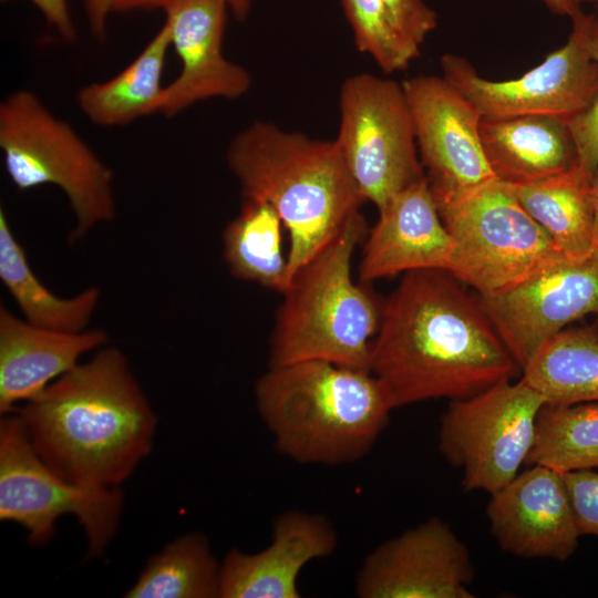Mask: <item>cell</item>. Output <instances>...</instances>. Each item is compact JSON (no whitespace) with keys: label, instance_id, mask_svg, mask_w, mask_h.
Returning <instances> with one entry per match:
<instances>
[{"label":"cell","instance_id":"cb8c5ba5","mask_svg":"<svg viewBox=\"0 0 598 598\" xmlns=\"http://www.w3.org/2000/svg\"><path fill=\"white\" fill-rule=\"evenodd\" d=\"M520 380L547 404L598 402V330H560L525 365Z\"/></svg>","mask_w":598,"mask_h":598},{"label":"cell","instance_id":"2e32d148","mask_svg":"<svg viewBox=\"0 0 598 598\" xmlns=\"http://www.w3.org/2000/svg\"><path fill=\"white\" fill-rule=\"evenodd\" d=\"M498 546L522 558L567 560L580 537L564 473L532 465L491 494L486 507Z\"/></svg>","mask_w":598,"mask_h":598},{"label":"cell","instance_id":"ac0fdd59","mask_svg":"<svg viewBox=\"0 0 598 598\" xmlns=\"http://www.w3.org/2000/svg\"><path fill=\"white\" fill-rule=\"evenodd\" d=\"M359 264L361 282L424 269L448 271L454 243L426 175L378 209Z\"/></svg>","mask_w":598,"mask_h":598},{"label":"cell","instance_id":"d590c367","mask_svg":"<svg viewBox=\"0 0 598 598\" xmlns=\"http://www.w3.org/2000/svg\"><path fill=\"white\" fill-rule=\"evenodd\" d=\"M594 252L598 255V168L594 177Z\"/></svg>","mask_w":598,"mask_h":598},{"label":"cell","instance_id":"ffe728a7","mask_svg":"<svg viewBox=\"0 0 598 598\" xmlns=\"http://www.w3.org/2000/svg\"><path fill=\"white\" fill-rule=\"evenodd\" d=\"M480 135L493 173L511 185L534 183L578 166L569 123L558 117H482Z\"/></svg>","mask_w":598,"mask_h":598},{"label":"cell","instance_id":"484cf974","mask_svg":"<svg viewBox=\"0 0 598 598\" xmlns=\"http://www.w3.org/2000/svg\"><path fill=\"white\" fill-rule=\"evenodd\" d=\"M219 580L220 563L208 538L188 533L153 556L124 597L214 598L219 595Z\"/></svg>","mask_w":598,"mask_h":598},{"label":"cell","instance_id":"603a6c76","mask_svg":"<svg viewBox=\"0 0 598 598\" xmlns=\"http://www.w3.org/2000/svg\"><path fill=\"white\" fill-rule=\"evenodd\" d=\"M0 280L27 321L59 331L86 330L101 298L96 287L69 298L52 292L31 268L3 208L0 209Z\"/></svg>","mask_w":598,"mask_h":598},{"label":"cell","instance_id":"836d02e7","mask_svg":"<svg viewBox=\"0 0 598 598\" xmlns=\"http://www.w3.org/2000/svg\"><path fill=\"white\" fill-rule=\"evenodd\" d=\"M114 0H84V8L92 35L104 41L106 38L107 19L113 12Z\"/></svg>","mask_w":598,"mask_h":598},{"label":"cell","instance_id":"e575fe53","mask_svg":"<svg viewBox=\"0 0 598 598\" xmlns=\"http://www.w3.org/2000/svg\"><path fill=\"white\" fill-rule=\"evenodd\" d=\"M584 1L585 0H543L551 12L560 16H568L571 19L582 11L581 3Z\"/></svg>","mask_w":598,"mask_h":598},{"label":"cell","instance_id":"f546056e","mask_svg":"<svg viewBox=\"0 0 598 598\" xmlns=\"http://www.w3.org/2000/svg\"><path fill=\"white\" fill-rule=\"evenodd\" d=\"M564 478L580 536L598 537V471L567 472Z\"/></svg>","mask_w":598,"mask_h":598},{"label":"cell","instance_id":"1f68e13d","mask_svg":"<svg viewBox=\"0 0 598 598\" xmlns=\"http://www.w3.org/2000/svg\"><path fill=\"white\" fill-rule=\"evenodd\" d=\"M30 1L43 14L48 25L53 28L63 41L73 43L78 40V31L73 24L66 0Z\"/></svg>","mask_w":598,"mask_h":598},{"label":"cell","instance_id":"d4e9b609","mask_svg":"<svg viewBox=\"0 0 598 598\" xmlns=\"http://www.w3.org/2000/svg\"><path fill=\"white\" fill-rule=\"evenodd\" d=\"M283 224L272 206L243 199L239 214L224 228L223 258L230 274L283 293L290 283L282 252Z\"/></svg>","mask_w":598,"mask_h":598},{"label":"cell","instance_id":"8d00e7d4","mask_svg":"<svg viewBox=\"0 0 598 598\" xmlns=\"http://www.w3.org/2000/svg\"><path fill=\"white\" fill-rule=\"evenodd\" d=\"M598 1V0H597Z\"/></svg>","mask_w":598,"mask_h":598},{"label":"cell","instance_id":"3957f363","mask_svg":"<svg viewBox=\"0 0 598 598\" xmlns=\"http://www.w3.org/2000/svg\"><path fill=\"white\" fill-rule=\"evenodd\" d=\"M226 162L243 199L272 206L288 230L290 281L364 202L336 141L288 132L271 122L255 121L238 132Z\"/></svg>","mask_w":598,"mask_h":598},{"label":"cell","instance_id":"d6986e66","mask_svg":"<svg viewBox=\"0 0 598 598\" xmlns=\"http://www.w3.org/2000/svg\"><path fill=\"white\" fill-rule=\"evenodd\" d=\"M100 329L66 332L35 326L0 306V412L11 413L70 371L83 354L104 347Z\"/></svg>","mask_w":598,"mask_h":598},{"label":"cell","instance_id":"7c38bea8","mask_svg":"<svg viewBox=\"0 0 598 598\" xmlns=\"http://www.w3.org/2000/svg\"><path fill=\"white\" fill-rule=\"evenodd\" d=\"M441 66L443 78L482 117L545 115L569 123L585 113L598 94V63L574 29L565 45L517 79H484L466 59L454 54L443 55Z\"/></svg>","mask_w":598,"mask_h":598},{"label":"cell","instance_id":"f1b7e54d","mask_svg":"<svg viewBox=\"0 0 598 598\" xmlns=\"http://www.w3.org/2000/svg\"><path fill=\"white\" fill-rule=\"evenodd\" d=\"M573 29L592 60L598 63V13L582 11L573 19ZM577 153L578 167L589 177H595L598 168V94L591 106L569 122Z\"/></svg>","mask_w":598,"mask_h":598},{"label":"cell","instance_id":"4fadbf2b","mask_svg":"<svg viewBox=\"0 0 598 598\" xmlns=\"http://www.w3.org/2000/svg\"><path fill=\"white\" fill-rule=\"evenodd\" d=\"M416 145L434 199L453 197L497 178L481 141V113L446 79L403 81Z\"/></svg>","mask_w":598,"mask_h":598},{"label":"cell","instance_id":"d6a6232c","mask_svg":"<svg viewBox=\"0 0 598 598\" xmlns=\"http://www.w3.org/2000/svg\"><path fill=\"white\" fill-rule=\"evenodd\" d=\"M161 1L162 0H114L113 11L131 12L136 10H153L157 9ZM226 2L228 9L237 20L243 21L247 18L251 7V0H226Z\"/></svg>","mask_w":598,"mask_h":598},{"label":"cell","instance_id":"8992f818","mask_svg":"<svg viewBox=\"0 0 598 598\" xmlns=\"http://www.w3.org/2000/svg\"><path fill=\"white\" fill-rule=\"evenodd\" d=\"M0 150L17 189L53 185L63 192L75 218L73 241L114 218L112 169L33 92L18 90L0 103Z\"/></svg>","mask_w":598,"mask_h":598},{"label":"cell","instance_id":"4316f807","mask_svg":"<svg viewBox=\"0 0 598 598\" xmlns=\"http://www.w3.org/2000/svg\"><path fill=\"white\" fill-rule=\"evenodd\" d=\"M526 464L560 473L598 468V402L543 405Z\"/></svg>","mask_w":598,"mask_h":598},{"label":"cell","instance_id":"5bb4252c","mask_svg":"<svg viewBox=\"0 0 598 598\" xmlns=\"http://www.w3.org/2000/svg\"><path fill=\"white\" fill-rule=\"evenodd\" d=\"M468 549L450 525L431 517L385 540L363 560L360 598H473Z\"/></svg>","mask_w":598,"mask_h":598},{"label":"cell","instance_id":"7a4b0ae2","mask_svg":"<svg viewBox=\"0 0 598 598\" xmlns=\"http://www.w3.org/2000/svg\"><path fill=\"white\" fill-rule=\"evenodd\" d=\"M12 412L51 468L91 487H118L150 454L156 431V415L115 347L100 348Z\"/></svg>","mask_w":598,"mask_h":598},{"label":"cell","instance_id":"ba28073f","mask_svg":"<svg viewBox=\"0 0 598 598\" xmlns=\"http://www.w3.org/2000/svg\"><path fill=\"white\" fill-rule=\"evenodd\" d=\"M123 495L118 487L74 484L51 468L29 440L20 417L0 421V519L22 526L30 544H48L56 520L72 515L82 527L86 558L103 554L120 523Z\"/></svg>","mask_w":598,"mask_h":598},{"label":"cell","instance_id":"7402d4cb","mask_svg":"<svg viewBox=\"0 0 598 598\" xmlns=\"http://www.w3.org/2000/svg\"><path fill=\"white\" fill-rule=\"evenodd\" d=\"M524 209L568 258L594 254V178L578 166L559 175L512 185Z\"/></svg>","mask_w":598,"mask_h":598},{"label":"cell","instance_id":"9a60e30c","mask_svg":"<svg viewBox=\"0 0 598 598\" xmlns=\"http://www.w3.org/2000/svg\"><path fill=\"white\" fill-rule=\"evenodd\" d=\"M181 72L166 85L159 113L174 117L208 99H238L251 86L248 71L223 54L226 0H162Z\"/></svg>","mask_w":598,"mask_h":598},{"label":"cell","instance_id":"5b68a950","mask_svg":"<svg viewBox=\"0 0 598 598\" xmlns=\"http://www.w3.org/2000/svg\"><path fill=\"white\" fill-rule=\"evenodd\" d=\"M364 234L359 213L295 274L281 293L269 365L321 360L370 371L383 301L352 279V257Z\"/></svg>","mask_w":598,"mask_h":598},{"label":"cell","instance_id":"e0dca14e","mask_svg":"<svg viewBox=\"0 0 598 598\" xmlns=\"http://www.w3.org/2000/svg\"><path fill=\"white\" fill-rule=\"evenodd\" d=\"M338 546L333 525L322 515L290 509L272 524V540L255 554L230 549L220 563L218 598H299L298 576Z\"/></svg>","mask_w":598,"mask_h":598},{"label":"cell","instance_id":"52a82bcc","mask_svg":"<svg viewBox=\"0 0 598 598\" xmlns=\"http://www.w3.org/2000/svg\"><path fill=\"white\" fill-rule=\"evenodd\" d=\"M435 203L454 243L448 272L478 295L502 290L565 256L513 186L498 178Z\"/></svg>","mask_w":598,"mask_h":598},{"label":"cell","instance_id":"30bf717a","mask_svg":"<svg viewBox=\"0 0 598 598\" xmlns=\"http://www.w3.org/2000/svg\"><path fill=\"white\" fill-rule=\"evenodd\" d=\"M546 403L522 380L502 381L450 402L441 417L439 448L451 465L463 471L464 489L492 494L519 473Z\"/></svg>","mask_w":598,"mask_h":598},{"label":"cell","instance_id":"9c48e42d","mask_svg":"<svg viewBox=\"0 0 598 598\" xmlns=\"http://www.w3.org/2000/svg\"><path fill=\"white\" fill-rule=\"evenodd\" d=\"M334 140L363 198L377 209L425 176L402 84L370 73L347 78Z\"/></svg>","mask_w":598,"mask_h":598},{"label":"cell","instance_id":"83f0119b","mask_svg":"<svg viewBox=\"0 0 598 598\" xmlns=\"http://www.w3.org/2000/svg\"><path fill=\"white\" fill-rule=\"evenodd\" d=\"M358 50L384 73L404 70L420 56V47L395 27L381 0H341Z\"/></svg>","mask_w":598,"mask_h":598},{"label":"cell","instance_id":"8fae6325","mask_svg":"<svg viewBox=\"0 0 598 598\" xmlns=\"http://www.w3.org/2000/svg\"><path fill=\"white\" fill-rule=\"evenodd\" d=\"M478 301L522 372L567 324L598 316V255L556 258Z\"/></svg>","mask_w":598,"mask_h":598},{"label":"cell","instance_id":"277c9868","mask_svg":"<svg viewBox=\"0 0 598 598\" xmlns=\"http://www.w3.org/2000/svg\"><path fill=\"white\" fill-rule=\"evenodd\" d=\"M255 400L280 454L329 466L367 455L395 409L371 371L321 360L269 365L256 381Z\"/></svg>","mask_w":598,"mask_h":598},{"label":"cell","instance_id":"44dd1931","mask_svg":"<svg viewBox=\"0 0 598 598\" xmlns=\"http://www.w3.org/2000/svg\"><path fill=\"white\" fill-rule=\"evenodd\" d=\"M169 47V28L164 23L123 71L78 92L76 102L82 113L92 123L110 127L159 112L166 89L162 75Z\"/></svg>","mask_w":598,"mask_h":598},{"label":"cell","instance_id":"6da1fadb","mask_svg":"<svg viewBox=\"0 0 598 598\" xmlns=\"http://www.w3.org/2000/svg\"><path fill=\"white\" fill-rule=\"evenodd\" d=\"M370 371L400 408L467 399L520 369L478 299L451 272L424 269L405 272L383 301Z\"/></svg>","mask_w":598,"mask_h":598},{"label":"cell","instance_id":"4dcf8cb0","mask_svg":"<svg viewBox=\"0 0 598 598\" xmlns=\"http://www.w3.org/2000/svg\"><path fill=\"white\" fill-rule=\"evenodd\" d=\"M395 27L417 47L437 24V14L422 0H381Z\"/></svg>","mask_w":598,"mask_h":598}]
</instances>
